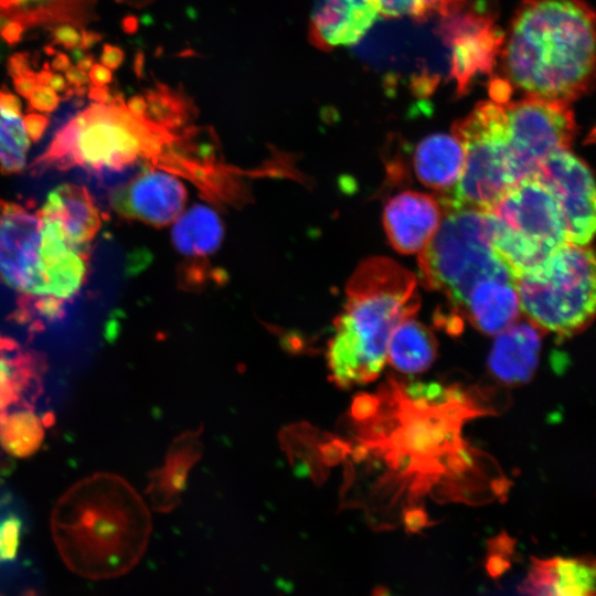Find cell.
Wrapping results in <instances>:
<instances>
[{
    "label": "cell",
    "instance_id": "6da1fadb",
    "mask_svg": "<svg viewBox=\"0 0 596 596\" xmlns=\"http://www.w3.org/2000/svg\"><path fill=\"white\" fill-rule=\"evenodd\" d=\"M491 411L473 389L389 377L376 394L353 404L358 453L381 462L377 485L393 507L401 501L413 510L435 492L446 501L476 499L480 481L507 485L490 480V459L461 435L467 421Z\"/></svg>",
    "mask_w": 596,
    "mask_h": 596
},
{
    "label": "cell",
    "instance_id": "7a4b0ae2",
    "mask_svg": "<svg viewBox=\"0 0 596 596\" xmlns=\"http://www.w3.org/2000/svg\"><path fill=\"white\" fill-rule=\"evenodd\" d=\"M499 55L511 93L571 104L594 79V11L583 0H522Z\"/></svg>",
    "mask_w": 596,
    "mask_h": 596
},
{
    "label": "cell",
    "instance_id": "3957f363",
    "mask_svg": "<svg viewBox=\"0 0 596 596\" xmlns=\"http://www.w3.org/2000/svg\"><path fill=\"white\" fill-rule=\"evenodd\" d=\"M51 532L68 570L88 579L126 574L141 557L150 515L134 488L97 472L68 488L51 513Z\"/></svg>",
    "mask_w": 596,
    "mask_h": 596
},
{
    "label": "cell",
    "instance_id": "277c9868",
    "mask_svg": "<svg viewBox=\"0 0 596 596\" xmlns=\"http://www.w3.org/2000/svg\"><path fill=\"white\" fill-rule=\"evenodd\" d=\"M89 246L75 243L42 207L0 200V278L17 291L10 318L38 333L64 316L84 285Z\"/></svg>",
    "mask_w": 596,
    "mask_h": 596
},
{
    "label": "cell",
    "instance_id": "5b68a950",
    "mask_svg": "<svg viewBox=\"0 0 596 596\" xmlns=\"http://www.w3.org/2000/svg\"><path fill=\"white\" fill-rule=\"evenodd\" d=\"M417 283L413 272L389 257L373 256L358 265L328 344V368L336 384L352 387L380 375L393 330L419 309Z\"/></svg>",
    "mask_w": 596,
    "mask_h": 596
},
{
    "label": "cell",
    "instance_id": "8992f818",
    "mask_svg": "<svg viewBox=\"0 0 596 596\" xmlns=\"http://www.w3.org/2000/svg\"><path fill=\"white\" fill-rule=\"evenodd\" d=\"M175 129L134 115L116 94L108 104L94 103L61 127L30 171L39 175L78 167L99 179L126 182L146 166L168 168L178 151Z\"/></svg>",
    "mask_w": 596,
    "mask_h": 596
},
{
    "label": "cell",
    "instance_id": "52a82bcc",
    "mask_svg": "<svg viewBox=\"0 0 596 596\" xmlns=\"http://www.w3.org/2000/svg\"><path fill=\"white\" fill-rule=\"evenodd\" d=\"M521 313L543 333L568 338L595 312V257L590 245L565 242L514 276Z\"/></svg>",
    "mask_w": 596,
    "mask_h": 596
},
{
    "label": "cell",
    "instance_id": "ba28073f",
    "mask_svg": "<svg viewBox=\"0 0 596 596\" xmlns=\"http://www.w3.org/2000/svg\"><path fill=\"white\" fill-rule=\"evenodd\" d=\"M417 255L421 283L446 298L454 319L462 318L466 298L478 281L488 277L514 279L491 244L481 210L444 209L437 231Z\"/></svg>",
    "mask_w": 596,
    "mask_h": 596
},
{
    "label": "cell",
    "instance_id": "9c48e42d",
    "mask_svg": "<svg viewBox=\"0 0 596 596\" xmlns=\"http://www.w3.org/2000/svg\"><path fill=\"white\" fill-rule=\"evenodd\" d=\"M485 212L491 244L513 276L568 242L558 204L535 175L511 184Z\"/></svg>",
    "mask_w": 596,
    "mask_h": 596
},
{
    "label": "cell",
    "instance_id": "30bf717a",
    "mask_svg": "<svg viewBox=\"0 0 596 596\" xmlns=\"http://www.w3.org/2000/svg\"><path fill=\"white\" fill-rule=\"evenodd\" d=\"M451 132L464 147L460 178L453 190L434 194L443 209L489 210L514 183L504 140V114L500 102L479 103L455 121Z\"/></svg>",
    "mask_w": 596,
    "mask_h": 596
},
{
    "label": "cell",
    "instance_id": "8fae6325",
    "mask_svg": "<svg viewBox=\"0 0 596 596\" xmlns=\"http://www.w3.org/2000/svg\"><path fill=\"white\" fill-rule=\"evenodd\" d=\"M504 140L514 182L532 175L549 155L570 149L577 126L567 103L522 97L500 102Z\"/></svg>",
    "mask_w": 596,
    "mask_h": 596
},
{
    "label": "cell",
    "instance_id": "7c38bea8",
    "mask_svg": "<svg viewBox=\"0 0 596 596\" xmlns=\"http://www.w3.org/2000/svg\"><path fill=\"white\" fill-rule=\"evenodd\" d=\"M532 175L554 195L567 241L590 245L595 231V183L588 164L571 149H562L544 158Z\"/></svg>",
    "mask_w": 596,
    "mask_h": 596
},
{
    "label": "cell",
    "instance_id": "4fadbf2b",
    "mask_svg": "<svg viewBox=\"0 0 596 596\" xmlns=\"http://www.w3.org/2000/svg\"><path fill=\"white\" fill-rule=\"evenodd\" d=\"M188 192L172 172L146 166L111 193L110 203L120 216L163 227L183 212Z\"/></svg>",
    "mask_w": 596,
    "mask_h": 596
},
{
    "label": "cell",
    "instance_id": "5bb4252c",
    "mask_svg": "<svg viewBox=\"0 0 596 596\" xmlns=\"http://www.w3.org/2000/svg\"><path fill=\"white\" fill-rule=\"evenodd\" d=\"M456 11L444 17V32L451 44V75L464 92L477 74L491 70L503 36L492 26L489 13Z\"/></svg>",
    "mask_w": 596,
    "mask_h": 596
},
{
    "label": "cell",
    "instance_id": "9a60e30c",
    "mask_svg": "<svg viewBox=\"0 0 596 596\" xmlns=\"http://www.w3.org/2000/svg\"><path fill=\"white\" fill-rule=\"evenodd\" d=\"M443 215L434 194L403 191L385 204L383 226L395 251L418 254L434 236Z\"/></svg>",
    "mask_w": 596,
    "mask_h": 596
},
{
    "label": "cell",
    "instance_id": "2e32d148",
    "mask_svg": "<svg viewBox=\"0 0 596 596\" xmlns=\"http://www.w3.org/2000/svg\"><path fill=\"white\" fill-rule=\"evenodd\" d=\"M375 0H315L309 39L321 50L361 41L379 17Z\"/></svg>",
    "mask_w": 596,
    "mask_h": 596
},
{
    "label": "cell",
    "instance_id": "e0dca14e",
    "mask_svg": "<svg viewBox=\"0 0 596 596\" xmlns=\"http://www.w3.org/2000/svg\"><path fill=\"white\" fill-rule=\"evenodd\" d=\"M46 369L41 353L0 334V415L19 407L33 408Z\"/></svg>",
    "mask_w": 596,
    "mask_h": 596
},
{
    "label": "cell",
    "instance_id": "ac0fdd59",
    "mask_svg": "<svg viewBox=\"0 0 596 596\" xmlns=\"http://www.w3.org/2000/svg\"><path fill=\"white\" fill-rule=\"evenodd\" d=\"M543 332L520 319L496 334L488 366L491 375L505 385L529 382L538 368Z\"/></svg>",
    "mask_w": 596,
    "mask_h": 596
},
{
    "label": "cell",
    "instance_id": "d6986e66",
    "mask_svg": "<svg viewBox=\"0 0 596 596\" xmlns=\"http://www.w3.org/2000/svg\"><path fill=\"white\" fill-rule=\"evenodd\" d=\"M521 317V308L513 278L488 277L469 291L462 319L478 331L496 336Z\"/></svg>",
    "mask_w": 596,
    "mask_h": 596
},
{
    "label": "cell",
    "instance_id": "ffe728a7",
    "mask_svg": "<svg viewBox=\"0 0 596 596\" xmlns=\"http://www.w3.org/2000/svg\"><path fill=\"white\" fill-rule=\"evenodd\" d=\"M518 589L519 593L526 595H594V561L588 557L533 558Z\"/></svg>",
    "mask_w": 596,
    "mask_h": 596
},
{
    "label": "cell",
    "instance_id": "44dd1931",
    "mask_svg": "<svg viewBox=\"0 0 596 596\" xmlns=\"http://www.w3.org/2000/svg\"><path fill=\"white\" fill-rule=\"evenodd\" d=\"M465 152L453 134H433L419 141L414 151V170L418 180L436 194L449 192L457 184Z\"/></svg>",
    "mask_w": 596,
    "mask_h": 596
},
{
    "label": "cell",
    "instance_id": "7402d4cb",
    "mask_svg": "<svg viewBox=\"0 0 596 596\" xmlns=\"http://www.w3.org/2000/svg\"><path fill=\"white\" fill-rule=\"evenodd\" d=\"M42 209L56 217L71 238L89 246L102 226L100 214L86 188L64 183L52 190Z\"/></svg>",
    "mask_w": 596,
    "mask_h": 596
},
{
    "label": "cell",
    "instance_id": "603a6c76",
    "mask_svg": "<svg viewBox=\"0 0 596 596\" xmlns=\"http://www.w3.org/2000/svg\"><path fill=\"white\" fill-rule=\"evenodd\" d=\"M223 237V222L219 214L206 205L195 204L183 211L173 222V246L190 259L207 258L215 254Z\"/></svg>",
    "mask_w": 596,
    "mask_h": 596
},
{
    "label": "cell",
    "instance_id": "cb8c5ba5",
    "mask_svg": "<svg viewBox=\"0 0 596 596\" xmlns=\"http://www.w3.org/2000/svg\"><path fill=\"white\" fill-rule=\"evenodd\" d=\"M437 355V341L415 316L401 321L393 330L386 361L398 372L416 374L426 371Z\"/></svg>",
    "mask_w": 596,
    "mask_h": 596
},
{
    "label": "cell",
    "instance_id": "d4e9b609",
    "mask_svg": "<svg viewBox=\"0 0 596 596\" xmlns=\"http://www.w3.org/2000/svg\"><path fill=\"white\" fill-rule=\"evenodd\" d=\"M86 0H0V17L23 26L42 23H78Z\"/></svg>",
    "mask_w": 596,
    "mask_h": 596
},
{
    "label": "cell",
    "instance_id": "484cf974",
    "mask_svg": "<svg viewBox=\"0 0 596 596\" xmlns=\"http://www.w3.org/2000/svg\"><path fill=\"white\" fill-rule=\"evenodd\" d=\"M44 439L42 419L31 407H19L0 415V447L15 458L35 454Z\"/></svg>",
    "mask_w": 596,
    "mask_h": 596
},
{
    "label": "cell",
    "instance_id": "4316f807",
    "mask_svg": "<svg viewBox=\"0 0 596 596\" xmlns=\"http://www.w3.org/2000/svg\"><path fill=\"white\" fill-rule=\"evenodd\" d=\"M30 147L21 116L0 108V171L18 173L24 169Z\"/></svg>",
    "mask_w": 596,
    "mask_h": 596
},
{
    "label": "cell",
    "instance_id": "83f0119b",
    "mask_svg": "<svg viewBox=\"0 0 596 596\" xmlns=\"http://www.w3.org/2000/svg\"><path fill=\"white\" fill-rule=\"evenodd\" d=\"M466 0H375L379 14L386 19L413 18L424 20L446 17L465 4Z\"/></svg>",
    "mask_w": 596,
    "mask_h": 596
},
{
    "label": "cell",
    "instance_id": "f1b7e54d",
    "mask_svg": "<svg viewBox=\"0 0 596 596\" xmlns=\"http://www.w3.org/2000/svg\"><path fill=\"white\" fill-rule=\"evenodd\" d=\"M22 534V520L9 513L0 520V563L11 562L17 557Z\"/></svg>",
    "mask_w": 596,
    "mask_h": 596
},
{
    "label": "cell",
    "instance_id": "f546056e",
    "mask_svg": "<svg viewBox=\"0 0 596 596\" xmlns=\"http://www.w3.org/2000/svg\"><path fill=\"white\" fill-rule=\"evenodd\" d=\"M28 99L31 109L44 113L54 111L60 102V97L54 89L40 84L35 85Z\"/></svg>",
    "mask_w": 596,
    "mask_h": 596
},
{
    "label": "cell",
    "instance_id": "4dcf8cb0",
    "mask_svg": "<svg viewBox=\"0 0 596 596\" xmlns=\"http://www.w3.org/2000/svg\"><path fill=\"white\" fill-rule=\"evenodd\" d=\"M53 44H60L65 49L72 50L76 47L81 40V33L72 25V23H61L51 31Z\"/></svg>",
    "mask_w": 596,
    "mask_h": 596
},
{
    "label": "cell",
    "instance_id": "1f68e13d",
    "mask_svg": "<svg viewBox=\"0 0 596 596\" xmlns=\"http://www.w3.org/2000/svg\"><path fill=\"white\" fill-rule=\"evenodd\" d=\"M49 123V117L35 113L28 114L22 120L26 136L33 142H36L43 136Z\"/></svg>",
    "mask_w": 596,
    "mask_h": 596
},
{
    "label": "cell",
    "instance_id": "d6a6232c",
    "mask_svg": "<svg viewBox=\"0 0 596 596\" xmlns=\"http://www.w3.org/2000/svg\"><path fill=\"white\" fill-rule=\"evenodd\" d=\"M30 70V54L28 52H18L11 55L7 61L8 74L14 78Z\"/></svg>",
    "mask_w": 596,
    "mask_h": 596
},
{
    "label": "cell",
    "instance_id": "836d02e7",
    "mask_svg": "<svg viewBox=\"0 0 596 596\" xmlns=\"http://www.w3.org/2000/svg\"><path fill=\"white\" fill-rule=\"evenodd\" d=\"M125 58L124 51L111 44L103 45V53L100 55V63L109 70L118 68Z\"/></svg>",
    "mask_w": 596,
    "mask_h": 596
},
{
    "label": "cell",
    "instance_id": "e575fe53",
    "mask_svg": "<svg viewBox=\"0 0 596 596\" xmlns=\"http://www.w3.org/2000/svg\"><path fill=\"white\" fill-rule=\"evenodd\" d=\"M13 84L17 93H19L22 97L28 98L38 84L36 74L30 68L22 75L14 77Z\"/></svg>",
    "mask_w": 596,
    "mask_h": 596
},
{
    "label": "cell",
    "instance_id": "d590c367",
    "mask_svg": "<svg viewBox=\"0 0 596 596\" xmlns=\"http://www.w3.org/2000/svg\"><path fill=\"white\" fill-rule=\"evenodd\" d=\"M24 26L14 20L8 21L0 30V35L11 46L18 44L22 40Z\"/></svg>",
    "mask_w": 596,
    "mask_h": 596
},
{
    "label": "cell",
    "instance_id": "8d00e7d4",
    "mask_svg": "<svg viewBox=\"0 0 596 596\" xmlns=\"http://www.w3.org/2000/svg\"><path fill=\"white\" fill-rule=\"evenodd\" d=\"M88 71V78L95 86H105L113 81L110 70L103 64L94 63Z\"/></svg>",
    "mask_w": 596,
    "mask_h": 596
},
{
    "label": "cell",
    "instance_id": "74e56055",
    "mask_svg": "<svg viewBox=\"0 0 596 596\" xmlns=\"http://www.w3.org/2000/svg\"><path fill=\"white\" fill-rule=\"evenodd\" d=\"M0 108L21 116L22 104L7 87L0 88Z\"/></svg>",
    "mask_w": 596,
    "mask_h": 596
},
{
    "label": "cell",
    "instance_id": "f35d334b",
    "mask_svg": "<svg viewBox=\"0 0 596 596\" xmlns=\"http://www.w3.org/2000/svg\"><path fill=\"white\" fill-rule=\"evenodd\" d=\"M65 72L67 84L71 86H87L89 83L88 75L85 73V71L79 70L76 65H71Z\"/></svg>",
    "mask_w": 596,
    "mask_h": 596
},
{
    "label": "cell",
    "instance_id": "ab89813d",
    "mask_svg": "<svg viewBox=\"0 0 596 596\" xmlns=\"http://www.w3.org/2000/svg\"><path fill=\"white\" fill-rule=\"evenodd\" d=\"M88 98L97 104H108L111 99L110 89L107 85L105 86H88Z\"/></svg>",
    "mask_w": 596,
    "mask_h": 596
},
{
    "label": "cell",
    "instance_id": "60d3db41",
    "mask_svg": "<svg viewBox=\"0 0 596 596\" xmlns=\"http://www.w3.org/2000/svg\"><path fill=\"white\" fill-rule=\"evenodd\" d=\"M103 35L96 31H88V30H82L81 31V40L77 45L83 51H86L91 49L93 45H95L97 42L102 40Z\"/></svg>",
    "mask_w": 596,
    "mask_h": 596
},
{
    "label": "cell",
    "instance_id": "b9f144b4",
    "mask_svg": "<svg viewBox=\"0 0 596 596\" xmlns=\"http://www.w3.org/2000/svg\"><path fill=\"white\" fill-rule=\"evenodd\" d=\"M71 66L70 57L62 53V52H55L54 58L51 63V68L58 72H65Z\"/></svg>",
    "mask_w": 596,
    "mask_h": 596
},
{
    "label": "cell",
    "instance_id": "7bdbcfd3",
    "mask_svg": "<svg viewBox=\"0 0 596 596\" xmlns=\"http://www.w3.org/2000/svg\"><path fill=\"white\" fill-rule=\"evenodd\" d=\"M50 87L58 93H64L68 87L65 77L62 74H53L49 83Z\"/></svg>",
    "mask_w": 596,
    "mask_h": 596
},
{
    "label": "cell",
    "instance_id": "ee69618b",
    "mask_svg": "<svg viewBox=\"0 0 596 596\" xmlns=\"http://www.w3.org/2000/svg\"><path fill=\"white\" fill-rule=\"evenodd\" d=\"M53 73L47 65V63H44L43 70L36 74V83L40 85H49L51 77Z\"/></svg>",
    "mask_w": 596,
    "mask_h": 596
},
{
    "label": "cell",
    "instance_id": "f6af8a7d",
    "mask_svg": "<svg viewBox=\"0 0 596 596\" xmlns=\"http://www.w3.org/2000/svg\"><path fill=\"white\" fill-rule=\"evenodd\" d=\"M93 64H94V56L91 54H84L76 62V66L82 71H88Z\"/></svg>",
    "mask_w": 596,
    "mask_h": 596
},
{
    "label": "cell",
    "instance_id": "bcb514c9",
    "mask_svg": "<svg viewBox=\"0 0 596 596\" xmlns=\"http://www.w3.org/2000/svg\"><path fill=\"white\" fill-rule=\"evenodd\" d=\"M2 504H3V501H2V500H0V508L2 507Z\"/></svg>",
    "mask_w": 596,
    "mask_h": 596
}]
</instances>
